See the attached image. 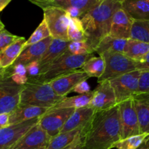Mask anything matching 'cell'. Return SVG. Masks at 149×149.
Instances as JSON below:
<instances>
[{
    "label": "cell",
    "instance_id": "obj_1",
    "mask_svg": "<svg viewBox=\"0 0 149 149\" xmlns=\"http://www.w3.org/2000/svg\"><path fill=\"white\" fill-rule=\"evenodd\" d=\"M122 139L118 104L95 111L85 132L81 149H111Z\"/></svg>",
    "mask_w": 149,
    "mask_h": 149
},
{
    "label": "cell",
    "instance_id": "obj_2",
    "mask_svg": "<svg viewBox=\"0 0 149 149\" xmlns=\"http://www.w3.org/2000/svg\"><path fill=\"white\" fill-rule=\"evenodd\" d=\"M122 4L113 0H103L80 18L87 37V42L95 48L109 35L112 17Z\"/></svg>",
    "mask_w": 149,
    "mask_h": 149
},
{
    "label": "cell",
    "instance_id": "obj_3",
    "mask_svg": "<svg viewBox=\"0 0 149 149\" xmlns=\"http://www.w3.org/2000/svg\"><path fill=\"white\" fill-rule=\"evenodd\" d=\"M64 97L57 95L49 83L29 79L20 92L19 106L51 109Z\"/></svg>",
    "mask_w": 149,
    "mask_h": 149
},
{
    "label": "cell",
    "instance_id": "obj_4",
    "mask_svg": "<svg viewBox=\"0 0 149 149\" xmlns=\"http://www.w3.org/2000/svg\"><path fill=\"white\" fill-rule=\"evenodd\" d=\"M92 57H93V54L73 55L66 50L44 74L39 75L34 79L41 82L48 83L55 79L80 69L83 64Z\"/></svg>",
    "mask_w": 149,
    "mask_h": 149
},
{
    "label": "cell",
    "instance_id": "obj_5",
    "mask_svg": "<svg viewBox=\"0 0 149 149\" xmlns=\"http://www.w3.org/2000/svg\"><path fill=\"white\" fill-rule=\"evenodd\" d=\"M105 61V69L98 83L127 74L137 69V62L121 52H105L102 54Z\"/></svg>",
    "mask_w": 149,
    "mask_h": 149
},
{
    "label": "cell",
    "instance_id": "obj_6",
    "mask_svg": "<svg viewBox=\"0 0 149 149\" xmlns=\"http://www.w3.org/2000/svg\"><path fill=\"white\" fill-rule=\"evenodd\" d=\"M50 36L53 39L68 41L67 30L70 17L65 10L59 7L49 6L42 9ZM69 42V41H68Z\"/></svg>",
    "mask_w": 149,
    "mask_h": 149
},
{
    "label": "cell",
    "instance_id": "obj_7",
    "mask_svg": "<svg viewBox=\"0 0 149 149\" xmlns=\"http://www.w3.org/2000/svg\"><path fill=\"white\" fill-rule=\"evenodd\" d=\"M141 72V70H135L109 80L114 92L117 104L132 98L138 93Z\"/></svg>",
    "mask_w": 149,
    "mask_h": 149
},
{
    "label": "cell",
    "instance_id": "obj_8",
    "mask_svg": "<svg viewBox=\"0 0 149 149\" xmlns=\"http://www.w3.org/2000/svg\"><path fill=\"white\" fill-rule=\"evenodd\" d=\"M118 109L122 139L141 134L138 115L132 97L119 103Z\"/></svg>",
    "mask_w": 149,
    "mask_h": 149
},
{
    "label": "cell",
    "instance_id": "obj_9",
    "mask_svg": "<svg viewBox=\"0 0 149 149\" xmlns=\"http://www.w3.org/2000/svg\"><path fill=\"white\" fill-rule=\"evenodd\" d=\"M75 109H49L42 115L39 125L51 138L61 132L63 127L71 116Z\"/></svg>",
    "mask_w": 149,
    "mask_h": 149
},
{
    "label": "cell",
    "instance_id": "obj_10",
    "mask_svg": "<svg viewBox=\"0 0 149 149\" xmlns=\"http://www.w3.org/2000/svg\"><path fill=\"white\" fill-rule=\"evenodd\" d=\"M23 86L15 84L10 78L0 82V113H10L18 107Z\"/></svg>",
    "mask_w": 149,
    "mask_h": 149
},
{
    "label": "cell",
    "instance_id": "obj_11",
    "mask_svg": "<svg viewBox=\"0 0 149 149\" xmlns=\"http://www.w3.org/2000/svg\"><path fill=\"white\" fill-rule=\"evenodd\" d=\"M39 118L10 125L0 129V149H10L32 127L39 122Z\"/></svg>",
    "mask_w": 149,
    "mask_h": 149
},
{
    "label": "cell",
    "instance_id": "obj_12",
    "mask_svg": "<svg viewBox=\"0 0 149 149\" xmlns=\"http://www.w3.org/2000/svg\"><path fill=\"white\" fill-rule=\"evenodd\" d=\"M51 138L39 125L32 127L10 149H39L46 148Z\"/></svg>",
    "mask_w": 149,
    "mask_h": 149
},
{
    "label": "cell",
    "instance_id": "obj_13",
    "mask_svg": "<svg viewBox=\"0 0 149 149\" xmlns=\"http://www.w3.org/2000/svg\"><path fill=\"white\" fill-rule=\"evenodd\" d=\"M116 103V96L109 81L99 83V85L93 90V96L89 106L95 111L106 110L113 107Z\"/></svg>",
    "mask_w": 149,
    "mask_h": 149
},
{
    "label": "cell",
    "instance_id": "obj_14",
    "mask_svg": "<svg viewBox=\"0 0 149 149\" xmlns=\"http://www.w3.org/2000/svg\"><path fill=\"white\" fill-rule=\"evenodd\" d=\"M90 77L81 69L77 70L72 73L57 78L49 83L54 92L62 97H66L68 94L72 92L78 83L87 80Z\"/></svg>",
    "mask_w": 149,
    "mask_h": 149
},
{
    "label": "cell",
    "instance_id": "obj_15",
    "mask_svg": "<svg viewBox=\"0 0 149 149\" xmlns=\"http://www.w3.org/2000/svg\"><path fill=\"white\" fill-rule=\"evenodd\" d=\"M132 22L133 19L121 7L113 14L109 35L116 39H129Z\"/></svg>",
    "mask_w": 149,
    "mask_h": 149
},
{
    "label": "cell",
    "instance_id": "obj_16",
    "mask_svg": "<svg viewBox=\"0 0 149 149\" xmlns=\"http://www.w3.org/2000/svg\"><path fill=\"white\" fill-rule=\"evenodd\" d=\"M69 42L68 41L53 39L45 53L38 61L40 68L39 75L44 74L45 71L67 50Z\"/></svg>",
    "mask_w": 149,
    "mask_h": 149
},
{
    "label": "cell",
    "instance_id": "obj_17",
    "mask_svg": "<svg viewBox=\"0 0 149 149\" xmlns=\"http://www.w3.org/2000/svg\"><path fill=\"white\" fill-rule=\"evenodd\" d=\"M53 40L52 36L46 38L38 43L33 44L30 45L26 49H23V52L20 53L18 58L16 59L13 65L16 64H22V65H26L29 63H31L35 61H39L41 57L42 56L48 47Z\"/></svg>",
    "mask_w": 149,
    "mask_h": 149
},
{
    "label": "cell",
    "instance_id": "obj_18",
    "mask_svg": "<svg viewBox=\"0 0 149 149\" xmlns=\"http://www.w3.org/2000/svg\"><path fill=\"white\" fill-rule=\"evenodd\" d=\"M132 100L138 115L140 132L149 133V93H137Z\"/></svg>",
    "mask_w": 149,
    "mask_h": 149
},
{
    "label": "cell",
    "instance_id": "obj_19",
    "mask_svg": "<svg viewBox=\"0 0 149 149\" xmlns=\"http://www.w3.org/2000/svg\"><path fill=\"white\" fill-rule=\"evenodd\" d=\"M95 113V111L89 106L75 109L63 127L60 133L66 132L80 127L85 126L90 122Z\"/></svg>",
    "mask_w": 149,
    "mask_h": 149
},
{
    "label": "cell",
    "instance_id": "obj_20",
    "mask_svg": "<svg viewBox=\"0 0 149 149\" xmlns=\"http://www.w3.org/2000/svg\"><path fill=\"white\" fill-rule=\"evenodd\" d=\"M49 109L30 106H18L10 114V125L20 123L35 118L41 117Z\"/></svg>",
    "mask_w": 149,
    "mask_h": 149
},
{
    "label": "cell",
    "instance_id": "obj_21",
    "mask_svg": "<svg viewBox=\"0 0 149 149\" xmlns=\"http://www.w3.org/2000/svg\"><path fill=\"white\" fill-rule=\"evenodd\" d=\"M122 8L133 20H149V0H125Z\"/></svg>",
    "mask_w": 149,
    "mask_h": 149
},
{
    "label": "cell",
    "instance_id": "obj_22",
    "mask_svg": "<svg viewBox=\"0 0 149 149\" xmlns=\"http://www.w3.org/2000/svg\"><path fill=\"white\" fill-rule=\"evenodd\" d=\"M26 41L24 37L20 36L15 42L0 52V66L1 68H7L14 63L23 52Z\"/></svg>",
    "mask_w": 149,
    "mask_h": 149
},
{
    "label": "cell",
    "instance_id": "obj_23",
    "mask_svg": "<svg viewBox=\"0 0 149 149\" xmlns=\"http://www.w3.org/2000/svg\"><path fill=\"white\" fill-rule=\"evenodd\" d=\"M93 96V91L85 94L78 95L71 97H65L51 109H79L90 105Z\"/></svg>",
    "mask_w": 149,
    "mask_h": 149
},
{
    "label": "cell",
    "instance_id": "obj_24",
    "mask_svg": "<svg viewBox=\"0 0 149 149\" xmlns=\"http://www.w3.org/2000/svg\"><path fill=\"white\" fill-rule=\"evenodd\" d=\"M127 39H116L107 35L98 43L95 48V52L99 55L105 52H121L123 53L125 45Z\"/></svg>",
    "mask_w": 149,
    "mask_h": 149
},
{
    "label": "cell",
    "instance_id": "obj_25",
    "mask_svg": "<svg viewBox=\"0 0 149 149\" xmlns=\"http://www.w3.org/2000/svg\"><path fill=\"white\" fill-rule=\"evenodd\" d=\"M89 124V123H88ZM87 124V125H88ZM85 126L80 127L74 129L73 130L68 131L66 132L59 133L56 136L53 137L50 139L48 143L47 146H46V149H63L67 146L69 145L76 138V137L87 127Z\"/></svg>",
    "mask_w": 149,
    "mask_h": 149
},
{
    "label": "cell",
    "instance_id": "obj_26",
    "mask_svg": "<svg viewBox=\"0 0 149 149\" xmlns=\"http://www.w3.org/2000/svg\"><path fill=\"white\" fill-rule=\"evenodd\" d=\"M149 51V44L129 39L127 41L123 54L135 61H139Z\"/></svg>",
    "mask_w": 149,
    "mask_h": 149
},
{
    "label": "cell",
    "instance_id": "obj_27",
    "mask_svg": "<svg viewBox=\"0 0 149 149\" xmlns=\"http://www.w3.org/2000/svg\"><path fill=\"white\" fill-rule=\"evenodd\" d=\"M101 1L103 0H57L52 6L59 7L63 10L68 7L76 8L81 11L84 15L86 13L97 5Z\"/></svg>",
    "mask_w": 149,
    "mask_h": 149
},
{
    "label": "cell",
    "instance_id": "obj_28",
    "mask_svg": "<svg viewBox=\"0 0 149 149\" xmlns=\"http://www.w3.org/2000/svg\"><path fill=\"white\" fill-rule=\"evenodd\" d=\"M81 69L87 74L89 77L100 78L105 69V61L103 57H92L87 60Z\"/></svg>",
    "mask_w": 149,
    "mask_h": 149
},
{
    "label": "cell",
    "instance_id": "obj_29",
    "mask_svg": "<svg viewBox=\"0 0 149 149\" xmlns=\"http://www.w3.org/2000/svg\"><path fill=\"white\" fill-rule=\"evenodd\" d=\"M130 39L149 44V20H133Z\"/></svg>",
    "mask_w": 149,
    "mask_h": 149
},
{
    "label": "cell",
    "instance_id": "obj_30",
    "mask_svg": "<svg viewBox=\"0 0 149 149\" xmlns=\"http://www.w3.org/2000/svg\"><path fill=\"white\" fill-rule=\"evenodd\" d=\"M67 34L69 42H87V37L80 18L70 17Z\"/></svg>",
    "mask_w": 149,
    "mask_h": 149
},
{
    "label": "cell",
    "instance_id": "obj_31",
    "mask_svg": "<svg viewBox=\"0 0 149 149\" xmlns=\"http://www.w3.org/2000/svg\"><path fill=\"white\" fill-rule=\"evenodd\" d=\"M148 135L149 133L146 132L130 136L125 139H121L113 146V148L117 149H138Z\"/></svg>",
    "mask_w": 149,
    "mask_h": 149
},
{
    "label": "cell",
    "instance_id": "obj_32",
    "mask_svg": "<svg viewBox=\"0 0 149 149\" xmlns=\"http://www.w3.org/2000/svg\"><path fill=\"white\" fill-rule=\"evenodd\" d=\"M49 36H50V33H49V31L48 29L46 21L43 18L42 21L41 22L39 26L36 28V30L33 31L31 36L28 39V40L26 41L24 45V49H25L26 47L30 46V45L41 42V41L49 37Z\"/></svg>",
    "mask_w": 149,
    "mask_h": 149
},
{
    "label": "cell",
    "instance_id": "obj_33",
    "mask_svg": "<svg viewBox=\"0 0 149 149\" xmlns=\"http://www.w3.org/2000/svg\"><path fill=\"white\" fill-rule=\"evenodd\" d=\"M67 51L73 55H90L94 52V49L86 41L70 42Z\"/></svg>",
    "mask_w": 149,
    "mask_h": 149
},
{
    "label": "cell",
    "instance_id": "obj_34",
    "mask_svg": "<svg viewBox=\"0 0 149 149\" xmlns=\"http://www.w3.org/2000/svg\"><path fill=\"white\" fill-rule=\"evenodd\" d=\"M20 36H15L7 31L6 29L0 31V52H2L5 48L10 46L11 44L15 42Z\"/></svg>",
    "mask_w": 149,
    "mask_h": 149
},
{
    "label": "cell",
    "instance_id": "obj_35",
    "mask_svg": "<svg viewBox=\"0 0 149 149\" xmlns=\"http://www.w3.org/2000/svg\"><path fill=\"white\" fill-rule=\"evenodd\" d=\"M149 93V71H142L139 79L138 93Z\"/></svg>",
    "mask_w": 149,
    "mask_h": 149
},
{
    "label": "cell",
    "instance_id": "obj_36",
    "mask_svg": "<svg viewBox=\"0 0 149 149\" xmlns=\"http://www.w3.org/2000/svg\"><path fill=\"white\" fill-rule=\"evenodd\" d=\"M25 66L26 69V75L29 79H35L40 74V68L38 61L29 63Z\"/></svg>",
    "mask_w": 149,
    "mask_h": 149
},
{
    "label": "cell",
    "instance_id": "obj_37",
    "mask_svg": "<svg viewBox=\"0 0 149 149\" xmlns=\"http://www.w3.org/2000/svg\"><path fill=\"white\" fill-rule=\"evenodd\" d=\"M90 123V122H89ZM89 124L87 125L85 128L76 137L75 139L68 146H67L66 147H65L63 149H81L83 146V143H84V135H85V132L87 129V127H88Z\"/></svg>",
    "mask_w": 149,
    "mask_h": 149
},
{
    "label": "cell",
    "instance_id": "obj_38",
    "mask_svg": "<svg viewBox=\"0 0 149 149\" xmlns=\"http://www.w3.org/2000/svg\"><path fill=\"white\" fill-rule=\"evenodd\" d=\"M72 91L74 92V93H78L79 95L85 94V93L90 92V87L88 83H87V80H84V81L78 83L75 86V87L73 89Z\"/></svg>",
    "mask_w": 149,
    "mask_h": 149
},
{
    "label": "cell",
    "instance_id": "obj_39",
    "mask_svg": "<svg viewBox=\"0 0 149 149\" xmlns=\"http://www.w3.org/2000/svg\"><path fill=\"white\" fill-rule=\"evenodd\" d=\"M137 62V69L141 71H149V51L143 58Z\"/></svg>",
    "mask_w": 149,
    "mask_h": 149
},
{
    "label": "cell",
    "instance_id": "obj_40",
    "mask_svg": "<svg viewBox=\"0 0 149 149\" xmlns=\"http://www.w3.org/2000/svg\"><path fill=\"white\" fill-rule=\"evenodd\" d=\"M10 78L11 79L12 81L18 85H24L29 79L26 75H20V74H13Z\"/></svg>",
    "mask_w": 149,
    "mask_h": 149
},
{
    "label": "cell",
    "instance_id": "obj_41",
    "mask_svg": "<svg viewBox=\"0 0 149 149\" xmlns=\"http://www.w3.org/2000/svg\"><path fill=\"white\" fill-rule=\"evenodd\" d=\"M33 4L40 7L42 9L45 8L47 7L52 6L55 1L57 0H30Z\"/></svg>",
    "mask_w": 149,
    "mask_h": 149
},
{
    "label": "cell",
    "instance_id": "obj_42",
    "mask_svg": "<svg viewBox=\"0 0 149 149\" xmlns=\"http://www.w3.org/2000/svg\"><path fill=\"white\" fill-rule=\"evenodd\" d=\"M10 125V114L0 113V129Z\"/></svg>",
    "mask_w": 149,
    "mask_h": 149
},
{
    "label": "cell",
    "instance_id": "obj_43",
    "mask_svg": "<svg viewBox=\"0 0 149 149\" xmlns=\"http://www.w3.org/2000/svg\"><path fill=\"white\" fill-rule=\"evenodd\" d=\"M12 0H0V13L8 5Z\"/></svg>",
    "mask_w": 149,
    "mask_h": 149
},
{
    "label": "cell",
    "instance_id": "obj_44",
    "mask_svg": "<svg viewBox=\"0 0 149 149\" xmlns=\"http://www.w3.org/2000/svg\"><path fill=\"white\" fill-rule=\"evenodd\" d=\"M5 68H2L0 66V82L5 79Z\"/></svg>",
    "mask_w": 149,
    "mask_h": 149
},
{
    "label": "cell",
    "instance_id": "obj_45",
    "mask_svg": "<svg viewBox=\"0 0 149 149\" xmlns=\"http://www.w3.org/2000/svg\"><path fill=\"white\" fill-rule=\"evenodd\" d=\"M4 29V25L3 24V23L1 21V20H0V31L2 30V29Z\"/></svg>",
    "mask_w": 149,
    "mask_h": 149
},
{
    "label": "cell",
    "instance_id": "obj_46",
    "mask_svg": "<svg viewBox=\"0 0 149 149\" xmlns=\"http://www.w3.org/2000/svg\"><path fill=\"white\" fill-rule=\"evenodd\" d=\"M113 1H117V2H119L122 4V3H123L125 0H113Z\"/></svg>",
    "mask_w": 149,
    "mask_h": 149
},
{
    "label": "cell",
    "instance_id": "obj_47",
    "mask_svg": "<svg viewBox=\"0 0 149 149\" xmlns=\"http://www.w3.org/2000/svg\"><path fill=\"white\" fill-rule=\"evenodd\" d=\"M39 149H46L45 148H39Z\"/></svg>",
    "mask_w": 149,
    "mask_h": 149
}]
</instances>
